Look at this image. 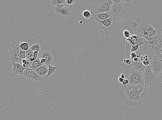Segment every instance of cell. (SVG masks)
Segmentation results:
<instances>
[{
    "label": "cell",
    "instance_id": "cell-29",
    "mask_svg": "<svg viewBox=\"0 0 162 120\" xmlns=\"http://www.w3.org/2000/svg\"><path fill=\"white\" fill-rule=\"evenodd\" d=\"M157 80L162 83V71L156 77Z\"/></svg>",
    "mask_w": 162,
    "mask_h": 120
},
{
    "label": "cell",
    "instance_id": "cell-2",
    "mask_svg": "<svg viewBox=\"0 0 162 120\" xmlns=\"http://www.w3.org/2000/svg\"><path fill=\"white\" fill-rule=\"evenodd\" d=\"M144 50L147 56L153 55L161 53L162 49V34L157 30L156 31L155 38L153 44L148 43L147 40L144 38Z\"/></svg>",
    "mask_w": 162,
    "mask_h": 120
},
{
    "label": "cell",
    "instance_id": "cell-39",
    "mask_svg": "<svg viewBox=\"0 0 162 120\" xmlns=\"http://www.w3.org/2000/svg\"><path fill=\"white\" fill-rule=\"evenodd\" d=\"M124 79H125L121 78V77H119V78H118V81L119 82L121 83H122L123 82V81H124Z\"/></svg>",
    "mask_w": 162,
    "mask_h": 120
},
{
    "label": "cell",
    "instance_id": "cell-30",
    "mask_svg": "<svg viewBox=\"0 0 162 120\" xmlns=\"http://www.w3.org/2000/svg\"><path fill=\"white\" fill-rule=\"evenodd\" d=\"M66 3L68 5H72L75 3L76 1L74 0H66Z\"/></svg>",
    "mask_w": 162,
    "mask_h": 120
},
{
    "label": "cell",
    "instance_id": "cell-12",
    "mask_svg": "<svg viewBox=\"0 0 162 120\" xmlns=\"http://www.w3.org/2000/svg\"><path fill=\"white\" fill-rule=\"evenodd\" d=\"M13 66L12 70L13 72L11 74L12 76L14 77L17 75H24V72L26 69H30L26 67H24L22 65L18 63L11 62Z\"/></svg>",
    "mask_w": 162,
    "mask_h": 120
},
{
    "label": "cell",
    "instance_id": "cell-10",
    "mask_svg": "<svg viewBox=\"0 0 162 120\" xmlns=\"http://www.w3.org/2000/svg\"><path fill=\"white\" fill-rule=\"evenodd\" d=\"M23 76L30 80L36 81L41 80L44 77L40 76L35 71L30 69H26L24 71Z\"/></svg>",
    "mask_w": 162,
    "mask_h": 120
},
{
    "label": "cell",
    "instance_id": "cell-31",
    "mask_svg": "<svg viewBox=\"0 0 162 120\" xmlns=\"http://www.w3.org/2000/svg\"><path fill=\"white\" fill-rule=\"evenodd\" d=\"M137 56V54L135 52H132L130 54V57L131 60L133 59L136 58Z\"/></svg>",
    "mask_w": 162,
    "mask_h": 120
},
{
    "label": "cell",
    "instance_id": "cell-23",
    "mask_svg": "<svg viewBox=\"0 0 162 120\" xmlns=\"http://www.w3.org/2000/svg\"><path fill=\"white\" fill-rule=\"evenodd\" d=\"M19 48L22 50L26 51L29 48V44L26 42L23 43L20 45Z\"/></svg>",
    "mask_w": 162,
    "mask_h": 120
},
{
    "label": "cell",
    "instance_id": "cell-24",
    "mask_svg": "<svg viewBox=\"0 0 162 120\" xmlns=\"http://www.w3.org/2000/svg\"><path fill=\"white\" fill-rule=\"evenodd\" d=\"M34 52L37 51L39 52L40 51V48L39 44H34L32 45L30 48Z\"/></svg>",
    "mask_w": 162,
    "mask_h": 120
},
{
    "label": "cell",
    "instance_id": "cell-4",
    "mask_svg": "<svg viewBox=\"0 0 162 120\" xmlns=\"http://www.w3.org/2000/svg\"><path fill=\"white\" fill-rule=\"evenodd\" d=\"M112 0H97L92 4L93 15L110 12L111 6L113 4Z\"/></svg>",
    "mask_w": 162,
    "mask_h": 120
},
{
    "label": "cell",
    "instance_id": "cell-5",
    "mask_svg": "<svg viewBox=\"0 0 162 120\" xmlns=\"http://www.w3.org/2000/svg\"><path fill=\"white\" fill-rule=\"evenodd\" d=\"M156 31L148 22H144L140 25L138 32L140 35L148 41L155 35Z\"/></svg>",
    "mask_w": 162,
    "mask_h": 120
},
{
    "label": "cell",
    "instance_id": "cell-32",
    "mask_svg": "<svg viewBox=\"0 0 162 120\" xmlns=\"http://www.w3.org/2000/svg\"><path fill=\"white\" fill-rule=\"evenodd\" d=\"M123 85H126L129 84V81L127 79H124L123 82L122 83Z\"/></svg>",
    "mask_w": 162,
    "mask_h": 120
},
{
    "label": "cell",
    "instance_id": "cell-28",
    "mask_svg": "<svg viewBox=\"0 0 162 120\" xmlns=\"http://www.w3.org/2000/svg\"><path fill=\"white\" fill-rule=\"evenodd\" d=\"M126 44V50L127 52H128L130 51L132 49L130 43L128 42H125Z\"/></svg>",
    "mask_w": 162,
    "mask_h": 120
},
{
    "label": "cell",
    "instance_id": "cell-35",
    "mask_svg": "<svg viewBox=\"0 0 162 120\" xmlns=\"http://www.w3.org/2000/svg\"><path fill=\"white\" fill-rule=\"evenodd\" d=\"M27 61H28L27 59H24L22 60V65L25 64L26 66V65L27 64Z\"/></svg>",
    "mask_w": 162,
    "mask_h": 120
},
{
    "label": "cell",
    "instance_id": "cell-25",
    "mask_svg": "<svg viewBox=\"0 0 162 120\" xmlns=\"http://www.w3.org/2000/svg\"><path fill=\"white\" fill-rule=\"evenodd\" d=\"M26 59H29L32 56H33L34 52L30 48L28 49L26 51Z\"/></svg>",
    "mask_w": 162,
    "mask_h": 120
},
{
    "label": "cell",
    "instance_id": "cell-20",
    "mask_svg": "<svg viewBox=\"0 0 162 120\" xmlns=\"http://www.w3.org/2000/svg\"><path fill=\"white\" fill-rule=\"evenodd\" d=\"M25 59H26V51L21 50L20 53L19 59L17 63H19L22 66V60Z\"/></svg>",
    "mask_w": 162,
    "mask_h": 120
},
{
    "label": "cell",
    "instance_id": "cell-36",
    "mask_svg": "<svg viewBox=\"0 0 162 120\" xmlns=\"http://www.w3.org/2000/svg\"><path fill=\"white\" fill-rule=\"evenodd\" d=\"M38 52L37 51L34 52L33 56H34V58H35V59H37L38 55Z\"/></svg>",
    "mask_w": 162,
    "mask_h": 120
},
{
    "label": "cell",
    "instance_id": "cell-14",
    "mask_svg": "<svg viewBox=\"0 0 162 120\" xmlns=\"http://www.w3.org/2000/svg\"><path fill=\"white\" fill-rule=\"evenodd\" d=\"M131 60L132 61L131 67L135 70L140 71V72H143L146 67V66L143 64V62L141 61L135 62L133 61L132 60Z\"/></svg>",
    "mask_w": 162,
    "mask_h": 120
},
{
    "label": "cell",
    "instance_id": "cell-27",
    "mask_svg": "<svg viewBox=\"0 0 162 120\" xmlns=\"http://www.w3.org/2000/svg\"><path fill=\"white\" fill-rule=\"evenodd\" d=\"M123 34L125 38H128L130 37V33L128 30H124L123 32Z\"/></svg>",
    "mask_w": 162,
    "mask_h": 120
},
{
    "label": "cell",
    "instance_id": "cell-7",
    "mask_svg": "<svg viewBox=\"0 0 162 120\" xmlns=\"http://www.w3.org/2000/svg\"><path fill=\"white\" fill-rule=\"evenodd\" d=\"M129 85H144L143 72H140L132 69L128 79Z\"/></svg>",
    "mask_w": 162,
    "mask_h": 120
},
{
    "label": "cell",
    "instance_id": "cell-38",
    "mask_svg": "<svg viewBox=\"0 0 162 120\" xmlns=\"http://www.w3.org/2000/svg\"><path fill=\"white\" fill-rule=\"evenodd\" d=\"M40 62H41V64H44V65H45V63L46 62V60L44 58L40 59Z\"/></svg>",
    "mask_w": 162,
    "mask_h": 120
},
{
    "label": "cell",
    "instance_id": "cell-11",
    "mask_svg": "<svg viewBox=\"0 0 162 120\" xmlns=\"http://www.w3.org/2000/svg\"><path fill=\"white\" fill-rule=\"evenodd\" d=\"M56 15L60 19H64L68 18L71 15V9L67 7L60 9L57 7H54Z\"/></svg>",
    "mask_w": 162,
    "mask_h": 120
},
{
    "label": "cell",
    "instance_id": "cell-19",
    "mask_svg": "<svg viewBox=\"0 0 162 120\" xmlns=\"http://www.w3.org/2000/svg\"><path fill=\"white\" fill-rule=\"evenodd\" d=\"M19 54H15L9 53V59L11 62L17 63L19 59Z\"/></svg>",
    "mask_w": 162,
    "mask_h": 120
},
{
    "label": "cell",
    "instance_id": "cell-1",
    "mask_svg": "<svg viewBox=\"0 0 162 120\" xmlns=\"http://www.w3.org/2000/svg\"><path fill=\"white\" fill-rule=\"evenodd\" d=\"M118 94L125 104L132 107L140 105L144 101L148 91L144 85L128 84L120 87Z\"/></svg>",
    "mask_w": 162,
    "mask_h": 120
},
{
    "label": "cell",
    "instance_id": "cell-3",
    "mask_svg": "<svg viewBox=\"0 0 162 120\" xmlns=\"http://www.w3.org/2000/svg\"><path fill=\"white\" fill-rule=\"evenodd\" d=\"M127 7L128 4L124 0H122L120 3L117 4H114L111 5L110 14L113 19V24L122 19L123 16L126 13L125 9Z\"/></svg>",
    "mask_w": 162,
    "mask_h": 120
},
{
    "label": "cell",
    "instance_id": "cell-15",
    "mask_svg": "<svg viewBox=\"0 0 162 120\" xmlns=\"http://www.w3.org/2000/svg\"><path fill=\"white\" fill-rule=\"evenodd\" d=\"M20 43L19 41L15 42L11 44L9 48V53L15 54H20L21 49L19 48Z\"/></svg>",
    "mask_w": 162,
    "mask_h": 120
},
{
    "label": "cell",
    "instance_id": "cell-34",
    "mask_svg": "<svg viewBox=\"0 0 162 120\" xmlns=\"http://www.w3.org/2000/svg\"><path fill=\"white\" fill-rule=\"evenodd\" d=\"M121 1L122 0H112L113 3L115 4L120 3L121 2Z\"/></svg>",
    "mask_w": 162,
    "mask_h": 120
},
{
    "label": "cell",
    "instance_id": "cell-37",
    "mask_svg": "<svg viewBox=\"0 0 162 120\" xmlns=\"http://www.w3.org/2000/svg\"><path fill=\"white\" fill-rule=\"evenodd\" d=\"M125 63H126L127 64L131 65L132 64V61L131 60L128 59L126 60V62H125Z\"/></svg>",
    "mask_w": 162,
    "mask_h": 120
},
{
    "label": "cell",
    "instance_id": "cell-42",
    "mask_svg": "<svg viewBox=\"0 0 162 120\" xmlns=\"http://www.w3.org/2000/svg\"><path fill=\"white\" fill-rule=\"evenodd\" d=\"M125 75L124 73H122L120 77L123 79H124L125 78Z\"/></svg>",
    "mask_w": 162,
    "mask_h": 120
},
{
    "label": "cell",
    "instance_id": "cell-8",
    "mask_svg": "<svg viewBox=\"0 0 162 120\" xmlns=\"http://www.w3.org/2000/svg\"><path fill=\"white\" fill-rule=\"evenodd\" d=\"M148 56L151 69L156 76H157L162 71V60L155 55Z\"/></svg>",
    "mask_w": 162,
    "mask_h": 120
},
{
    "label": "cell",
    "instance_id": "cell-13",
    "mask_svg": "<svg viewBox=\"0 0 162 120\" xmlns=\"http://www.w3.org/2000/svg\"><path fill=\"white\" fill-rule=\"evenodd\" d=\"M40 58H44L46 60V62L45 64L46 66H48L51 64L53 60V58L51 53L48 51H45L42 53L40 56Z\"/></svg>",
    "mask_w": 162,
    "mask_h": 120
},
{
    "label": "cell",
    "instance_id": "cell-22",
    "mask_svg": "<svg viewBox=\"0 0 162 120\" xmlns=\"http://www.w3.org/2000/svg\"><path fill=\"white\" fill-rule=\"evenodd\" d=\"M52 4L55 6L58 5H64L66 4V1L64 0H52Z\"/></svg>",
    "mask_w": 162,
    "mask_h": 120
},
{
    "label": "cell",
    "instance_id": "cell-41",
    "mask_svg": "<svg viewBox=\"0 0 162 120\" xmlns=\"http://www.w3.org/2000/svg\"><path fill=\"white\" fill-rule=\"evenodd\" d=\"M56 7H57L58 8H59L60 9H62V8L64 7V5H58L56 6Z\"/></svg>",
    "mask_w": 162,
    "mask_h": 120
},
{
    "label": "cell",
    "instance_id": "cell-17",
    "mask_svg": "<svg viewBox=\"0 0 162 120\" xmlns=\"http://www.w3.org/2000/svg\"><path fill=\"white\" fill-rule=\"evenodd\" d=\"M94 15L100 21H104L105 20L109 19L111 16L110 13L109 12L99 13L96 15Z\"/></svg>",
    "mask_w": 162,
    "mask_h": 120
},
{
    "label": "cell",
    "instance_id": "cell-43",
    "mask_svg": "<svg viewBox=\"0 0 162 120\" xmlns=\"http://www.w3.org/2000/svg\"><path fill=\"white\" fill-rule=\"evenodd\" d=\"M123 61H124L125 63V62H126V60H123Z\"/></svg>",
    "mask_w": 162,
    "mask_h": 120
},
{
    "label": "cell",
    "instance_id": "cell-18",
    "mask_svg": "<svg viewBox=\"0 0 162 120\" xmlns=\"http://www.w3.org/2000/svg\"><path fill=\"white\" fill-rule=\"evenodd\" d=\"M44 65V64H42L40 62V59H37L34 60L33 62H32L31 66L30 69L35 71L36 69L39 68V67L43 66Z\"/></svg>",
    "mask_w": 162,
    "mask_h": 120
},
{
    "label": "cell",
    "instance_id": "cell-6",
    "mask_svg": "<svg viewBox=\"0 0 162 120\" xmlns=\"http://www.w3.org/2000/svg\"><path fill=\"white\" fill-rule=\"evenodd\" d=\"M95 20L98 24L99 28L104 30L106 34V37H108L115 30V28L113 26V19L111 16L109 19L104 21H100L93 15Z\"/></svg>",
    "mask_w": 162,
    "mask_h": 120
},
{
    "label": "cell",
    "instance_id": "cell-33",
    "mask_svg": "<svg viewBox=\"0 0 162 120\" xmlns=\"http://www.w3.org/2000/svg\"><path fill=\"white\" fill-rule=\"evenodd\" d=\"M125 2L127 3V4H128V7H129L131 8V2H133L132 1H127V0H126V1H125Z\"/></svg>",
    "mask_w": 162,
    "mask_h": 120
},
{
    "label": "cell",
    "instance_id": "cell-9",
    "mask_svg": "<svg viewBox=\"0 0 162 120\" xmlns=\"http://www.w3.org/2000/svg\"><path fill=\"white\" fill-rule=\"evenodd\" d=\"M144 80L145 86L154 83L157 80V76L153 72L151 68L150 65L146 66L143 71Z\"/></svg>",
    "mask_w": 162,
    "mask_h": 120
},
{
    "label": "cell",
    "instance_id": "cell-21",
    "mask_svg": "<svg viewBox=\"0 0 162 120\" xmlns=\"http://www.w3.org/2000/svg\"><path fill=\"white\" fill-rule=\"evenodd\" d=\"M48 67V74L47 76H46L47 77H49L50 75L53 74L58 68L57 66L53 67L52 66H50V65H49Z\"/></svg>",
    "mask_w": 162,
    "mask_h": 120
},
{
    "label": "cell",
    "instance_id": "cell-16",
    "mask_svg": "<svg viewBox=\"0 0 162 120\" xmlns=\"http://www.w3.org/2000/svg\"><path fill=\"white\" fill-rule=\"evenodd\" d=\"M38 74L42 76H47L48 74V69L47 66L44 65L39 67L35 71Z\"/></svg>",
    "mask_w": 162,
    "mask_h": 120
},
{
    "label": "cell",
    "instance_id": "cell-40",
    "mask_svg": "<svg viewBox=\"0 0 162 120\" xmlns=\"http://www.w3.org/2000/svg\"><path fill=\"white\" fill-rule=\"evenodd\" d=\"M29 60L30 62H33L34 60H35V58H34V57L33 56H32L31 58H30Z\"/></svg>",
    "mask_w": 162,
    "mask_h": 120
},
{
    "label": "cell",
    "instance_id": "cell-26",
    "mask_svg": "<svg viewBox=\"0 0 162 120\" xmlns=\"http://www.w3.org/2000/svg\"><path fill=\"white\" fill-rule=\"evenodd\" d=\"M83 16L84 17L86 18V19H88L91 17V13L90 12L86 10V11H85L83 13Z\"/></svg>",
    "mask_w": 162,
    "mask_h": 120
}]
</instances>
